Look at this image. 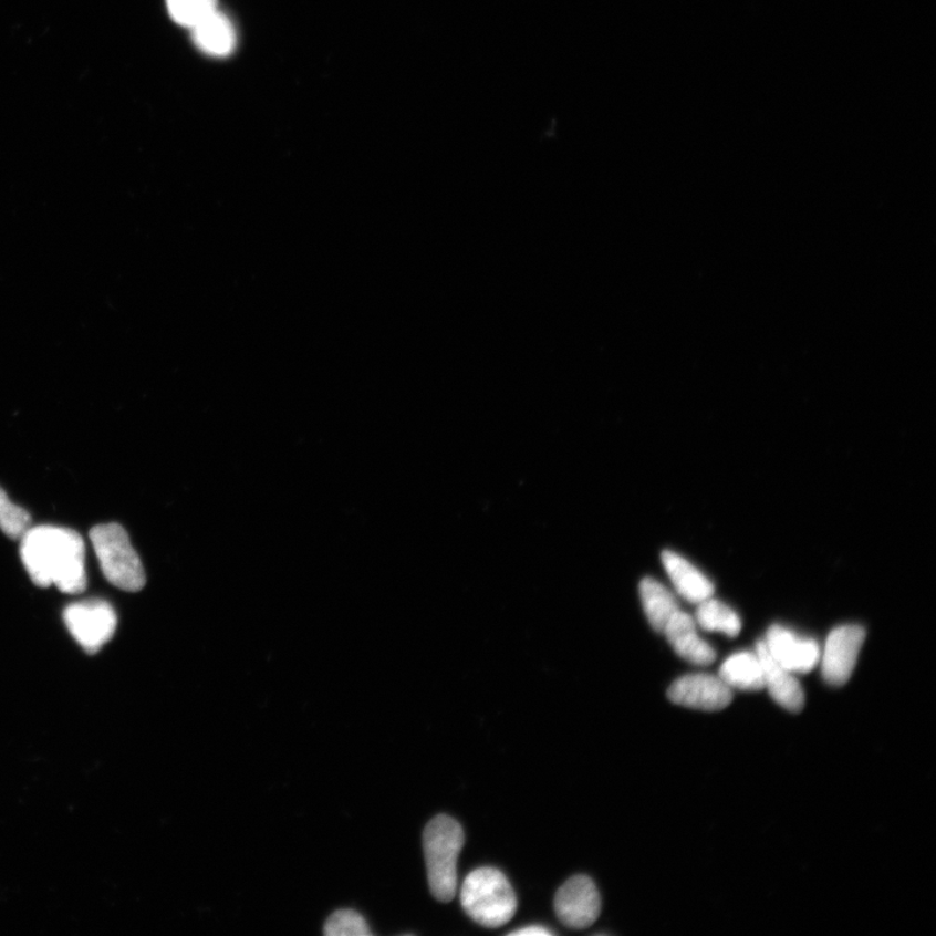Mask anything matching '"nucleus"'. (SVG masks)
<instances>
[{
  "instance_id": "1",
  "label": "nucleus",
  "mask_w": 936,
  "mask_h": 936,
  "mask_svg": "<svg viewBox=\"0 0 936 936\" xmlns=\"http://www.w3.org/2000/svg\"><path fill=\"white\" fill-rule=\"evenodd\" d=\"M20 541L22 563L37 586L55 585L69 594L86 590L85 542L79 532L39 526L32 527Z\"/></svg>"
},
{
  "instance_id": "2",
  "label": "nucleus",
  "mask_w": 936,
  "mask_h": 936,
  "mask_svg": "<svg viewBox=\"0 0 936 936\" xmlns=\"http://www.w3.org/2000/svg\"><path fill=\"white\" fill-rule=\"evenodd\" d=\"M464 844V829L449 815L435 817L423 832L429 888L438 902L449 903L457 894V864Z\"/></svg>"
},
{
  "instance_id": "3",
  "label": "nucleus",
  "mask_w": 936,
  "mask_h": 936,
  "mask_svg": "<svg viewBox=\"0 0 936 936\" xmlns=\"http://www.w3.org/2000/svg\"><path fill=\"white\" fill-rule=\"evenodd\" d=\"M460 903L475 923L497 928L514 917L518 901L507 876L499 869L479 867L466 876Z\"/></svg>"
},
{
  "instance_id": "4",
  "label": "nucleus",
  "mask_w": 936,
  "mask_h": 936,
  "mask_svg": "<svg viewBox=\"0 0 936 936\" xmlns=\"http://www.w3.org/2000/svg\"><path fill=\"white\" fill-rule=\"evenodd\" d=\"M89 537L103 575L111 584L126 592L144 589L146 574L143 562L132 547L128 532L121 524L95 526Z\"/></svg>"
},
{
  "instance_id": "5",
  "label": "nucleus",
  "mask_w": 936,
  "mask_h": 936,
  "mask_svg": "<svg viewBox=\"0 0 936 936\" xmlns=\"http://www.w3.org/2000/svg\"><path fill=\"white\" fill-rule=\"evenodd\" d=\"M63 618L74 641L94 655L115 635L117 616L107 601H80L64 609Z\"/></svg>"
},
{
  "instance_id": "6",
  "label": "nucleus",
  "mask_w": 936,
  "mask_h": 936,
  "mask_svg": "<svg viewBox=\"0 0 936 936\" xmlns=\"http://www.w3.org/2000/svg\"><path fill=\"white\" fill-rule=\"evenodd\" d=\"M865 637V630L856 624H845L831 631L820 658L822 676L828 685L841 687L850 680Z\"/></svg>"
},
{
  "instance_id": "7",
  "label": "nucleus",
  "mask_w": 936,
  "mask_h": 936,
  "mask_svg": "<svg viewBox=\"0 0 936 936\" xmlns=\"http://www.w3.org/2000/svg\"><path fill=\"white\" fill-rule=\"evenodd\" d=\"M554 909L561 923L572 930L592 926L601 913L596 884L586 875L572 876L557 891Z\"/></svg>"
},
{
  "instance_id": "8",
  "label": "nucleus",
  "mask_w": 936,
  "mask_h": 936,
  "mask_svg": "<svg viewBox=\"0 0 936 936\" xmlns=\"http://www.w3.org/2000/svg\"><path fill=\"white\" fill-rule=\"evenodd\" d=\"M668 700L690 709L722 710L732 701V688L719 675L689 674L675 680L667 690Z\"/></svg>"
},
{
  "instance_id": "9",
  "label": "nucleus",
  "mask_w": 936,
  "mask_h": 936,
  "mask_svg": "<svg viewBox=\"0 0 936 936\" xmlns=\"http://www.w3.org/2000/svg\"><path fill=\"white\" fill-rule=\"evenodd\" d=\"M770 657L793 674L811 673L820 663L821 649L813 638H802L782 626L768 630L762 641Z\"/></svg>"
},
{
  "instance_id": "10",
  "label": "nucleus",
  "mask_w": 936,
  "mask_h": 936,
  "mask_svg": "<svg viewBox=\"0 0 936 936\" xmlns=\"http://www.w3.org/2000/svg\"><path fill=\"white\" fill-rule=\"evenodd\" d=\"M676 655L696 666H708L716 661V652L697 633L695 618L679 609L667 621L663 633Z\"/></svg>"
},
{
  "instance_id": "11",
  "label": "nucleus",
  "mask_w": 936,
  "mask_h": 936,
  "mask_svg": "<svg viewBox=\"0 0 936 936\" xmlns=\"http://www.w3.org/2000/svg\"><path fill=\"white\" fill-rule=\"evenodd\" d=\"M756 653L761 658L765 688H768L771 697L786 710L792 713L801 711L804 708L805 695L799 680L794 678L793 673L786 670L784 667L777 664L770 657L762 641L757 643Z\"/></svg>"
},
{
  "instance_id": "12",
  "label": "nucleus",
  "mask_w": 936,
  "mask_h": 936,
  "mask_svg": "<svg viewBox=\"0 0 936 936\" xmlns=\"http://www.w3.org/2000/svg\"><path fill=\"white\" fill-rule=\"evenodd\" d=\"M668 578L673 582L676 592L683 599L693 604H700L715 593V585L693 563L683 559L672 551L663 552L661 555Z\"/></svg>"
},
{
  "instance_id": "13",
  "label": "nucleus",
  "mask_w": 936,
  "mask_h": 936,
  "mask_svg": "<svg viewBox=\"0 0 936 936\" xmlns=\"http://www.w3.org/2000/svg\"><path fill=\"white\" fill-rule=\"evenodd\" d=\"M193 29L197 46L208 55L227 56L236 48V29L225 13L214 11Z\"/></svg>"
},
{
  "instance_id": "14",
  "label": "nucleus",
  "mask_w": 936,
  "mask_h": 936,
  "mask_svg": "<svg viewBox=\"0 0 936 936\" xmlns=\"http://www.w3.org/2000/svg\"><path fill=\"white\" fill-rule=\"evenodd\" d=\"M719 678L732 689H763L765 676L760 656L756 652L735 653L720 666Z\"/></svg>"
},
{
  "instance_id": "15",
  "label": "nucleus",
  "mask_w": 936,
  "mask_h": 936,
  "mask_svg": "<svg viewBox=\"0 0 936 936\" xmlns=\"http://www.w3.org/2000/svg\"><path fill=\"white\" fill-rule=\"evenodd\" d=\"M646 620L653 630L663 633L665 624L679 611L678 600L656 579L645 578L638 585Z\"/></svg>"
},
{
  "instance_id": "16",
  "label": "nucleus",
  "mask_w": 936,
  "mask_h": 936,
  "mask_svg": "<svg viewBox=\"0 0 936 936\" xmlns=\"http://www.w3.org/2000/svg\"><path fill=\"white\" fill-rule=\"evenodd\" d=\"M695 622L704 631L709 633L718 631L730 637L738 636L741 630L739 615L722 601L715 600L713 596L698 604Z\"/></svg>"
},
{
  "instance_id": "17",
  "label": "nucleus",
  "mask_w": 936,
  "mask_h": 936,
  "mask_svg": "<svg viewBox=\"0 0 936 936\" xmlns=\"http://www.w3.org/2000/svg\"><path fill=\"white\" fill-rule=\"evenodd\" d=\"M32 529V516L14 505L0 487V530L12 540H21Z\"/></svg>"
},
{
  "instance_id": "18",
  "label": "nucleus",
  "mask_w": 936,
  "mask_h": 936,
  "mask_svg": "<svg viewBox=\"0 0 936 936\" xmlns=\"http://www.w3.org/2000/svg\"><path fill=\"white\" fill-rule=\"evenodd\" d=\"M167 7L177 24L191 29L218 10V0H167Z\"/></svg>"
},
{
  "instance_id": "19",
  "label": "nucleus",
  "mask_w": 936,
  "mask_h": 936,
  "mask_svg": "<svg viewBox=\"0 0 936 936\" xmlns=\"http://www.w3.org/2000/svg\"><path fill=\"white\" fill-rule=\"evenodd\" d=\"M326 936H370L367 921L361 913L353 909H340L326 919L324 925Z\"/></svg>"
},
{
  "instance_id": "20",
  "label": "nucleus",
  "mask_w": 936,
  "mask_h": 936,
  "mask_svg": "<svg viewBox=\"0 0 936 936\" xmlns=\"http://www.w3.org/2000/svg\"><path fill=\"white\" fill-rule=\"evenodd\" d=\"M552 934L553 933L551 930H548V928H545V927H542V926H539V925H533V926H527L524 928H519V930L512 932L510 935L547 936V935H552Z\"/></svg>"
}]
</instances>
